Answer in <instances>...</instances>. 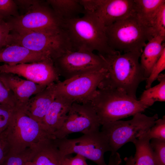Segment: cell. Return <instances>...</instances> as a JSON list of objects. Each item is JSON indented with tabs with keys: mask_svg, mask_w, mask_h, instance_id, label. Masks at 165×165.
I'll list each match as a JSON object with an SVG mask.
<instances>
[{
	"mask_svg": "<svg viewBox=\"0 0 165 165\" xmlns=\"http://www.w3.org/2000/svg\"><path fill=\"white\" fill-rule=\"evenodd\" d=\"M142 52H133L121 54L116 51L104 55L98 53L105 61L107 72L97 89L120 90L137 99L138 88L142 82L146 80L139 61Z\"/></svg>",
	"mask_w": 165,
	"mask_h": 165,
	"instance_id": "cell-1",
	"label": "cell"
},
{
	"mask_svg": "<svg viewBox=\"0 0 165 165\" xmlns=\"http://www.w3.org/2000/svg\"><path fill=\"white\" fill-rule=\"evenodd\" d=\"M66 33L74 51H97L101 55L116 51L108 46L105 27L93 14L85 12L83 16L64 21Z\"/></svg>",
	"mask_w": 165,
	"mask_h": 165,
	"instance_id": "cell-2",
	"label": "cell"
},
{
	"mask_svg": "<svg viewBox=\"0 0 165 165\" xmlns=\"http://www.w3.org/2000/svg\"><path fill=\"white\" fill-rule=\"evenodd\" d=\"M91 103L101 125L142 113L148 108L116 89H97Z\"/></svg>",
	"mask_w": 165,
	"mask_h": 165,
	"instance_id": "cell-3",
	"label": "cell"
},
{
	"mask_svg": "<svg viewBox=\"0 0 165 165\" xmlns=\"http://www.w3.org/2000/svg\"><path fill=\"white\" fill-rule=\"evenodd\" d=\"M105 32L109 47L120 53L142 52L146 42L153 38L134 13L105 27Z\"/></svg>",
	"mask_w": 165,
	"mask_h": 165,
	"instance_id": "cell-4",
	"label": "cell"
},
{
	"mask_svg": "<svg viewBox=\"0 0 165 165\" xmlns=\"http://www.w3.org/2000/svg\"><path fill=\"white\" fill-rule=\"evenodd\" d=\"M17 45L44 54L53 60L69 51H73L64 30L58 31L10 32L6 46Z\"/></svg>",
	"mask_w": 165,
	"mask_h": 165,
	"instance_id": "cell-5",
	"label": "cell"
},
{
	"mask_svg": "<svg viewBox=\"0 0 165 165\" xmlns=\"http://www.w3.org/2000/svg\"><path fill=\"white\" fill-rule=\"evenodd\" d=\"M4 131L9 146V152L13 153L33 149L45 139L55 138L41 123L30 118L17 108Z\"/></svg>",
	"mask_w": 165,
	"mask_h": 165,
	"instance_id": "cell-6",
	"label": "cell"
},
{
	"mask_svg": "<svg viewBox=\"0 0 165 165\" xmlns=\"http://www.w3.org/2000/svg\"><path fill=\"white\" fill-rule=\"evenodd\" d=\"M10 32L58 31L63 29V20L46 1L39 0L25 13L5 21Z\"/></svg>",
	"mask_w": 165,
	"mask_h": 165,
	"instance_id": "cell-7",
	"label": "cell"
},
{
	"mask_svg": "<svg viewBox=\"0 0 165 165\" xmlns=\"http://www.w3.org/2000/svg\"><path fill=\"white\" fill-rule=\"evenodd\" d=\"M133 116L130 120H119L102 125L101 131L107 138L111 154L147 132L158 119L157 114L149 116L140 113Z\"/></svg>",
	"mask_w": 165,
	"mask_h": 165,
	"instance_id": "cell-8",
	"label": "cell"
},
{
	"mask_svg": "<svg viewBox=\"0 0 165 165\" xmlns=\"http://www.w3.org/2000/svg\"><path fill=\"white\" fill-rule=\"evenodd\" d=\"M61 153L64 156L75 153L95 163L97 165H107L104 155L110 148L105 134L99 129L83 134L75 138L54 139Z\"/></svg>",
	"mask_w": 165,
	"mask_h": 165,
	"instance_id": "cell-9",
	"label": "cell"
},
{
	"mask_svg": "<svg viewBox=\"0 0 165 165\" xmlns=\"http://www.w3.org/2000/svg\"><path fill=\"white\" fill-rule=\"evenodd\" d=\"M107 70L90 72L63 81L55 83L56 95L64 97L73 103L91 102L101 82L106 75Z\"/></svg>",
	"mask_w": 165,
	"mask_h": 165,
	"instance_id": "cell-10",
	"label": "cell"
},
{
	"mask_svg": "<svg viewBox=\"0 0 165 165\" xmlns=\"http://www.w3.org/2000/svg\"><path fill=\"white\" fill-rule=\"evenodd\" d=\"M53 61L59 76L65 80L90 72L107 69L106 63L100 55L84 50L67 51Z\"/></svg>",
	"mask_w": 165,
	"mask_h": 165,
	"instance_id": "cell-11",
	"label": "cell"
},
{
	"mask_svg": "<svg viewBox=\"0 0 165 165\" xmlns=\"http://www.w3.org/2000/svg\"><path fill=\"white\" fill-rule=\"evenodd\" d=\"M101 125L91 102H74L64 123L53 136L55 138L61 139L73 133L85 134L99 129Z\"/></svg>",
	"mask_w": 165,
	"mask_h": 165,
	"instance_id": "cell-12",
	"label": "cell"
},
{
	"mask_svg": "<svg viewBox=\"0 0 165 165\" xmlns=\"http://www.w3.org/2000/svg\"><path fill=\"white\" fill-rule=\"evenodd\" d=\"M85 13L93 14L105 27L133 13L134 0H80Z\"/></svg>",
	"mask_w": 165,
	"mask_h": 165,
	"instance_id": "cell-13",
	"label": "cell"
},
{
	"mask_svg": "<svg viewBox=\"0 0 165 165\" xmlns=\"http://www.w3.org/2000/svg\"><path fill=\"white\" fill-rule=\"evenodd\" d=\"M0 72L14 74L45 86L59 81L60 76L51 58L13 65L4 64L0 65Z\"/></svg>",
	"mask_w": 165,
	"mask_h": 165,
	"instance_id": "cell-14",
	"label": "cell"
},
{
	"mask_svg": "<svg viewBox=\"0 0 165 165\" xmlns=\"http://www.w3.org/2000/svg\"><path fill=\"white\" fill-rule=\"evenodd\" d=\"M0 79L5 86L13 94L16 107L22 108L31 97L44 90L45 86L9 73L0 72Z\"/></svg>",
	"mask_w": 165,
	"mask_h": 165,
	"instance_id": "cell-15",
	"label": "cell"
},
{
	"mask_svg": "<svg viewBox=\"0 0 165 165\" xmlns=\"http://www.w3.org/2000/svg\"><path fill=\"white\" fill-rule=\"evenodd\" d=\"M55 83L48 85L30 98L26 105L20 109L30 118L41 123L55 98Z\"/></svg>",
	"mask_w": 165,
	"mask_h": 165,
	"instance_id": "cell-16",
	"label": "cell"
},
{
	"mask_svg": "<svg viewBox=\"0 0 165 165\" xmlns=\"http://www.w3.org/2000/svg\"><path fill=\"white\" fill-rule=\"evenodd\" d=\"M73 103L64 97L56 95L41 123L54 137V133L62 125Z\"/></svg>",
	"mask_w": 165,
	"mask_h": 165,
	"instance_id": "cell-17",
	"label": "cell"
},
{
	"mask_svg": "<svg viewBox=\"0 0 165 165\" xmlns=\"http://www.w3.org/2000/svg\"><path fill=\"white\" fill-rule=\"evenodd\" d=\"M49 58H51L17 45L6 46L0 50V62L10 65L38 62Z\"/></svg>",
	"mask_w": 165,
	"mask_h": 165,
	"instance_id": "cell-18",
	"label": "cell"
},
{
	"mask_svg": "<svg viewBox=\"0 0 165 165\" xmlns=\"http://www.w3.org/2000/svg\"><path fill=\"white\" fill-rule=\"evenodd\" d=\"M54 139H45L33 148V156L31 161L36 165H65L66 156L61 153Z\"/></svg>",
	"mask_w": 165,
	"mask_h": 165,
	"instance_id": "cell-19",
	"label": "cell"
},
{
	"mask_svg": "<svg viewBox=\"0 0 165 165\" xmlns=\"http://www.w3.org/2000/svg\"><path fill=\"white\" fill-rule=\"evenodd\" d=\"M165 38L160 36H156L149 40L144 47L140 56V63L146 79L165 49V43H163Z\"/></svg>",
	"mask_w": 165,
	"mask_h": 165,
	"instance_id": "cell-20",
	"label": "cell"
},
{
	"mask_svg": "<svg viewBox=\"0 0 165 165\" xmlns=\"http://www.w3.org/2000/svg\"><path fill=\"white\" fill-rule=\"evenodd\" d=\"M134 0V13L141 22L151 31L156 13L161 6L165 3V0Z\"/></svg>",
	"mask_w": 165,
	"mask_h": 165,
	"instance_id": "cell-21",
	"label": "cell"
},
{
	"mask_svg": "<svg viewBox=\"0 0 165 165\" xmlns=\"http://www.w3.org/2000/svg\"><path fill=\"white\" fill-rule=\"evenodd\" d=\"M47 3L63 21L79 17L85 10L80 0H47Z\"/></svg>",
	"mask_w": 165,
	"mask_h": 165,
	"instance_id": "cell-22",
	"label": "cell"
},
{
	"mask_svg": "<svg viewBox=\"0 0 165 165\" xmlns=\"http://www.w3.org/2000/svg\"><path fill=\"white\" fill-rule=\"evenodd\" d=\"M148 131L132 142L136 148L134 157L135 165H156Z\"/></svg>",
	"mask_w": 165,
	"mask_h": 165,
	"instance_id": "cell-23",
	"label": "cell"
},
{
	"mask_svg": "<svg viewBox=\"0 0 165 165\" xmlns=\"http://www.w3.org/2000/svg\"><path fill=\"white\" fill-rule=\"evenodd\" d=\"M157 79L159 83L144 90L139 100L148 107L156 102L165 101V74H160Z\"/></svg>",
	"mask_w": 165,
	"mask_h": 165,
	"instance_id": "cell-24",
	"label": "cell"
},
{
	"mask_svg": "<svg viewBox=\"0 0 165 165\" xmlns=\"http://www.w3.org/2000/svg\"><path fill=\"white\" fill-rule=\"evenodd\" d=\"M33 156L31 148L17 153L9 152L2 165H26L28 162L31 161Z\"/></svg>",
	"mask_w": 165,
	"mask_h": 165,
	"instance_id": "cell-25",
	"label": "cell"
},
{
	"mask_svg": "<svg viewBox=\"0 0 165 165\" xmlns=\"http://www.w3.org/2000/svg\"><path fill=\"white\" fill-rule=\"evenodd\" d=\"M151 31L153 37L159 36L165 38V3L158 10Z\"/></svg>",
	"mask_w": 165,
	"mask_h": 165,
	"instance_id": "cell-26",
	"label": "cell"
},
{
	"mask_svg": "<svg viewBox=\"0 0 165 165\" xmlns=\"http://www.w3.org/2000/svg\"><path fill=\"white\" fill-rule=\"evenodd\" d=\"M20 15L14 0H0V20L6 21Z\"/></svg>",
	"mask_w": 165,
	"mask_h": 165,
	"instance_id": "cell-27",
	"label": "cell"
},
{
	"mask_svg": "<svg viewBox=\"0 0 165 165\" xmlns=\"http://www.w3.org/2000/svg\"><path fill=\"white\" fill-rule=\"evenodd\" d=\"M16 108V107L0 104V134L8 127Z\"/></svg>",
	"mask_w": 165,
	"mask_h": 165,
	"instance_id": "cell-28",
	"label": "cell"
},
{
	"mask_svg": "<svg viewBox=\"0 0 165 165\" xmlns=\"http://www.w3.org/2000/svg\"><path fill=\"white\" fill-rule=\"evenodd\" d=\"M150 141L156 165H165V140L153 138Z\"/></svg>",
	"mask_w": 165,
	"mask_h": 165,
	"instance_id": "cell-29",
	"label": "cell"
},
{
	"mask_svg": "<svg viewBox=\"0 0 165 165\" xmlns=\"http://www.w3.org/2000/svg\"><path fill=\"white\" fill-rule=\"evenodd\" d=\"M165 69V49L153 67L148 77L146 79L145 88L151 87L153 82L156 79L160 73Z\"/></svg>",
	"mask_w": 165,
	"mask_h": 165,
	"instance_id": "cell-30",
	"label": "cell"
},
{
	"mask_svg": "<svg viewBox=\"0 0 165 165\" xmlns=\"http://www.w3.org/2000/svg\"><path fill=\"white\" fill-rule=\"evenodd\" d=\"M148 134L150 139L154 138L165 140V116L156 120L154 124L148 130Z\"/></svg>",
	"mask_w": 165,
	"mask_h": 165,
	"instance_id": "cell-31",
	"label": "cell"
},
{
	"mask_svg": "<svg viewBox=\"0 0 165 165\" xmlns=\"http://www.w3.org/2000/svg\"><path fill=\"white\" fill-rule=\"evenodd\" d=\"M0 104L17 106L16 101L13 93L5 86L0 79Z\"/></svg>",
	"mask_w": 165,
	"mask_h": 165,
	"instance_id": "cell-32",
	"label": "cell"
},
{
	"mask_svg": "<svg viewBox=\"0 0 165 165\" xmlns=\"http://www.w3.org/2000/svg\"><path fill=\"white\" fill-rule=\"evenodd\" d=\"M9 151V146L4 131L0 134V165L2 164Z\"/></svg>",
	"mask_w": 165,
	"mask_h": 165,
	"instance_id": "cell-33",
	"label": "cell"
},
{
	"mask_svg": "<svg viewBox=\"0 0 165 165\" xmlns=\"http://www.w3.org/2000/svg\"><path fill=\"white\" fill-rule=\"evenodd\" d=\"M10 32V29L7 22L0 20V50L5 46Z\"/></svg>",
	"mask_w": 165,
	"mask_h": 165,
	"instance_id": "cell-34",
	"label": "cell"
},
{
	"mask_svg": "<svg viewBox=\"0 0 165 165\" xmlns=\"http://www.w3.org/2000/svg\"><path fill=\"white\" fill-rule=\"evenodd\" d=\"M38 0H14L18 10L25 13L34 5L38 2Z\"/></svg>",
	"mask_w": 165,
	"mask_h": 165,
	"instance_id": "cell-35",
	"label": "cell"
},
{
	"mask_svg": "<svg viewBox=\"0 0 165 165\" xmlns=\"http://www.w3.org/2000/svg\"><path fill=\"white\" fill-rule=\"evenodd\" d=\"M68 156H66L65 158V165H89L86 159L80 155L76 154L73 157Z\"/></svg>",
	"mask_w": 165,
	"mask_h": 165,
	"instance_id": "cell-36",
	"label": "cell"
},
{
	"mask_svg": "<svg viewBox=\"0 0 165 165\" xmlns=\"http://www.w3.org/2000/svg\"><path fill=\"white\" fill-rule=\"evenodd\" d=\"M121 162L120 155L116 152L113 154H111L108 163L107 165H119Z\"/></svg>",
	"mask_w": 165,
	"mask_h": 165,
	"instance_id": "cell-37",
	"label": "cell"
},
{
	"mask_svg": "<svg viewBox=\"0 0 165 165\" xmlns=\"http://www.w3.org/2000/svg\"><path fill=\"white\" fill-rule=\"evenodd\" d=\"M125 162V164L124 165H135L134 157L133 156L127 157H126L124 159Z\"/></svg>",
	"mask_w": 165,
	"mask_h": 165,
	"instance_id": "cell-38",
	"label": "cell"
},
{
	"mask_svg": "<svg viewBox=\"0 0 165 165\" xmlns=\"http://www.w3.org/2000/svg\"><path fill=\"white\" fill-rule=\"evenodd\" d=\"M26 165H36L35 163L31 161L28 162Z\"/></svg>",
	"mask_w": 165,
	"mask_h": 165,
	"instance_id": "cell-39",
	"label": "cell"
}]
</instances>
